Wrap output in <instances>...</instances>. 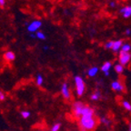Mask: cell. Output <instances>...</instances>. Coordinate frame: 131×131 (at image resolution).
I'll return each instance as SVG.
<instances>
[{
	"instance_id": "6da1fadb",
	"label": "cell",
	"mask_w": 131,
	"mask_h": 131,
	"mask_svg": "<svg viewBox=\"0 0 131 131\" xmlns=\"http://www.w3.org/2000/svg\"><path fill=\"white\" fill-rule=\"evenodd\" d=\"M79 126L83 130L91 131L96 127V121L94 117H80Z\"/></svg>"
},
{
	"instance_id": "7a4b0ae2",
	"label": "cell",
	"mask_w": 131,
	"mask_h": 131,
	"mask_svg": "<svg viewBox=\"0 0 131 131\" xmlns=\"http://www.w3.org/2000/svg\"><path fill=\"white\" fill-rule=\"evenodd\" d=\"M75 81V86H76V92L78 96H82L83 94L85 93V89H86V86H85V82L83 78L79 76H76L74 78Z\"/></svg>"
},
{
	"instance_id": "3957f363",
	"label": "cell",
	"mask_w": 131,
	"mask_h": 131,
	"mask_svg": "<svg viewBox=\"0 0 131 131\" xmlns=\"http://www.w3.org/2000/svg\"><path fill=\"white\" fill-rule=\"evenodd\" d=\"M130 60H131V54L129 53V52L119 51V55H118L119 64H121V65L124 66V67H126V66L128 65Z\"/></svg>"
},
{
	"instance_id": "277c9868",
	"label": "cell",
	"mask_w": 131,
	"mask_h": 131,
	"mask_svg": "<svg viewBox=\"0 0 131 131\" xmlns=\"http://www.w3.org/2000/svg\"><path fill=\"white\" fill-rule=\"evenodd\" d=\"M84 106L85 105L82 102H79V101H77V102H75L73 104V106H72V111H73L74 115L77 117H81V113L83 108H84Z\"/></svg>"
},
{
	"instance_id": "5b68a950",
	"label": "cell",
	"mask_w": 131,
	"mask_h": 131,
	"mask_svg": "<svg viewBox=\"0 0 131 131\" xmlns=\"http://www.w3.org/2000/svg\"><path fill=\"white\" fill-rule=\"evenodd\" d=\"M42 26V22L40 20H34L27 25V31L29 33H36Z\"/></svg>"
},
{
	"instance_id": "8992f818",
	"label": "cell",
	"mask_w": 131,
	"mask_h": 131,
	"mask_svg": "<svg viewBox=\"0 0 131 131\" xmlns=\"http://www.w3.org/2000/svg\"><path fill=\"white\" fill-rule=\"evenodd\" d=\"M61 94L63 96L64 98L66 99H69L70 98V89H69V86H68V83H64L61 86Z\"/></svg>"
},
{
	"instance_id": "52a82bcc",
	"label": "cell",
	"mask_w": 131,
	"mask_h": 131,
	"mask_svg": "<svg viewBox=\"0 0 131 131\" xmlns=\"http://www.w3.org/2000/svg\"><path fill=\"white\" fill-rule=\"evenodd\" d=\"M111 88L116 92H122L124 90V86L119 80H115L111 83Z\"/></svg>"
},
{
	"instance_id": "ba28073f",
	"label": "cell",
	"mask_w": 131,
	"mask_h": 131,
	"mask_svg": "<svg viewBox=\"0 0 131 131\" xmlns=\"http://www.w3.org/2000/svg\"><path fill=\"white\" fill-rule=\"evenodd\" d=\"M120 14L123 16L124 18H129L131 16V6H124L120 9Z\"/></svg>"
},
{
	"instance_id": "9c48e42d",
	"label": "cell",
	"mask_w": 131,
	"mask_h": 131,
	"mask_svg": "<svg viewBox=\"0 0 131 131\" xmlns=\"http://www.w3.org/2000/svg\"><path fill=\"white\" fill-rule=\"evenodd\" d=\"M81 117H94V110L90 106H85L81 113Z\"/></svg>"
},
{
	"instance_id": "30bf717a",
	"label": "cell",
	"mask_w": 131,
	"mask_h": 131,
	"mask_svg": "<svg viewBox=\"0 0 131 131\" xmlns=\"http://www.w3.org/2000/svg\"><path fill=\"white\" fill-rule=\"evenodd\" d=\"M123 45V41L122 40H116V41H113V45H112V49L114 52H119L120 51V48H121V46Z\"/></svg>"
},
{
	"instance_id": "8fae6325",
	"label": "cell",
	"mask_w": 131,
	"mask_h": 131,
	"mask_svg": "<svg viewBox=\"0 0 131 131\" xmlns=\"http://www.w3.org/2000/svg\"><path fill=\"white\" fill-rule=\"evenodd\" d=\"M4 58L8 62H12L16 59V55L13 51H6L4 54Z\"/></svg>"
},
{
	"instance_id": "7c38bea8",
	"label": "cell",
	"mask_w": 131,
	"mask_h": 131,
	"mask_svg": "<svg viewBox=\"0 0 131 131\" xmlns=\"http://www.w3.org/2000/svg\"><path fill=\"white\" fill-rule=\"evenodd\" d=\"M111 68H112V64H111L110 62L106 61V62H105V63L102 65V67H101V71L104 72V73L109 72L111 69Z\"/></svg>"
},
{
	"instance_id": "4fadbf2b",
	"label": "cell",
	"mask_w": 131,
	"mask_h": 131,
	"mask_svg": "<svg viewBox=\"0 0 131 131\" xmlns=\"http://www.w3.org/2000/svg\"><path fill=\"white\" fill-rule=\"evenodd\" d=\"M97 72H98V68H96V67H92V68H90L88 70V76L90 77V78H94V77L96 76Z\"/></svg>"
},
{
	"instance_id": "5bb4252c",
	"label": "cell",
	"mask_w": 131,
	"mask_h": 131,
	"mask_svg": "<svg viewBox=\"0 0 131 131\" xmlns=\"http://www.w3.org/2000/svg\"><path fill=\"white\" fill-rule=\"evenodd\" d=\"M101 96V93L99 92V91H96V92H94L92 95H91V96H90V99L92 101H97L99 98H100Z\"/></svg>"
},
{
	"instance_id": "9a60e30c",
	"label": "cell",
	"mask_w": 131,
	"mask_h": 131,
	"mask_svg": "<svg viewBox=\"0 0 131 131\" xmlns=\"http://www.w3.org/2000/svg\"><path fill=\"white\" fill-rule=\"evenodd\" d=\"M131 50V45L130 44H127V43H123V45L121 46V48H120V51L123 52H130Z\"/></svg>"
},
{
	"instance_id": "2e32d148",
	"label": "cell",
	"mask_w": 131,
	"mask_h": 131,
	"mask_svg": "<svg viewBox=\"0 0 131 131\" xmlns=\"http://www.w3.org/2000/svg\"><path fill=\"white\" fill-rule=\"evenodd\" d=\"M115 71L117 72V74H122L124 72V66H122L121 64H117L115 66Z\"/></svg>"
},
{
	"instance_id": "e0dca14e",
	"label": "cell",
	"mask_w": 131,
	"mask_h": 131,
	"mask_svg": "<svg viewBox=\"0 0 131 131\" xmlns=\"http://www.w3.org/2000/svg\"><path fill=\"white\" fill-rule=\"evenodd\" d=\"M100 121H101V123H102V124H104V125L106 126V127H110V125H111V120H110V119L107 118V117H101Z\"/></svg>"
},
{
	"instance_id": "ac0fdd59",
	"label": "cell",
	"mask_w": 131,
	"mask_h": 131,
	"mask_svg": "<svg viewBox=\"0 0 131 131\" xmlns=\"http://www.w3.org/2000/svg\"><path fill=\"white\" fill-rule=\"evenodd\" d=\"M43 82H44L43 77H42V75L38 74L37 76V78H36V83H37V86H42V85H43Z\"/></svg>"
},
{
	"instance_id": "d6986e66",
	"label": "cell",
	"mask_w": 131,
	"mask_h": 131,
	"mask_svg": "<svg viewBox=\"0 0 131 131\" xmlns=\"http://www.w3.org/2000/svg\"><path fill=\"white\" fill-rule=\"evenodd\" d=\"M36 37L40 39V40H45V39L47 38L46 35L42 32V31H37V32H36Z\"/></svg>"
},
{
	"instance_id": "ffe728a7",
	"label": "cell",
	"mask_w": 131,
	"mask_h": 131,
	"mask_svg": "<svg viewBox=\"0 0 131 131\" xmlns=\"http://www.w3.org/2000/svg\"><path fill=\"white\" fill-rule=\"evenodd\" d=\"M123 107L127 111H131V104L128 102V101H123L122 102Z\"/></svg>"
},
{
	"instance_id": "44dd1931",
	"label": "cell",
	"mask_w": 131,
	"mask_h": 131,
	"mask_svg": "<svg viewBox=\"0 0 131 131\" xmlns=\"http://www.w3.org/2000/svg\"><path fill=\"white\" fill-rule=\"evenodd\" d=\"M60 127H61V124L60 123H57V124L53 125V127H51V131H58L60 129Z\"/></svg>"
},
{
	"instance_id": "7402d4cb",
	"label": "cell",
	"mask_w": 131,
	"mask_h": 131,
	"mask_svg": "<svg viewBox=\"0 0 131 131\" xmlns=\"http://www.w3.org/2000/svg\"><path fill=\"white\" fill-rule=\"evenodd\" d=\"M21 117L23 118H28L30 117V112L29 111H22L21 112Z\"/></svg>"
},
{
	"instance_id": "603a6c76",
	"label": "cell",
	"mask_w": 131,
	"mask_h": 131,
	"mask_svg": "<svg viewBox=\"0 0 131 131\" xmlns=\"http://www.w3.org/2000/svg\"><path fill=\"white\" fill-rule=\"evenodd\" d=\"M112 45H113V41H107L106 44H105V47H106V49H111V47H112Z\"/></svg>"
},
{
	"instance_id": "cb8c5ba5",
	"label": "cell",
	"mask_w": 131,
	"mask_h": 131,
	"mask_svg": "<svg viewBox=\"0 0 131 131\" xmlns=\"http://www.w3.org/2000/svg\"><path fill=\"white\" fill-rule=\"evenodd\" d=\"M5 99V94L0 90V100H4Z\"/></svg>"
},
{
	"instance_id": "d4e9b609",
	"label": "cell",
	"mask_w": 131,
	"mask_h": 131,
	"mask_svg": "<svg viewBox=\"0 0 131 131\" xmlns=\"http://www.w3.org/2000/svg\"><path fill=\"white\" fill-rule=\"evenodd\" d=\"M6 5V0H0V6H4Z\"/></svg>"
},
{
	"instance_id": "484cf974",
	"label": "cell",
	"mask_w": 131,
	"mask_h": 131,
	"mask_svg": "<svg viewBox=\"0 0 131 131\" xmlns=\"http://www.w3.org/2000/svg\"><path fill=\"white\" fill-rule=\"evenodd\" d=\"M126 35H127V36H130L131 35V29H127V30H126Z\"/></svg>"
},
{
	"instance_id": "4316f807",
	"label": "cell",
	"mask_w": 131,
	"mask_h": 131,
	"mask_svg": "<svg viewBox=\"0 0 131 131\" xmlns=\"http://www.w3.org/2000/svg\"><path fill=\"white\" fill-rule=\"evenodd\" d=\"M109 6H110L111 7H116V3H115L114 1H112V2H110V4H109Z\"/></svg>"
},
{
	"instance_id": "83f0119b",
	"label": "cell",
	"mask_w": 131,
	"mask_h": 131,
	"mask_svg": "<svg viewBox=\"0 0 131 131\" xmlns=\"http://www.w3.org/2000/svg\"><path fill=\"white\" fill-rule=\"evenodd\" d=\"M30 37H32V38H37L35 33H30Z\"/></svg>"
},
{
	"instance_id": "f1b7e54d",
	"label": "cell",
	"mask_w": 131,
	"mask_h": 131,
	"mask_svg": "<svg viewBox=\"0 0 131 131\" xmlns=\"http://www.w3.org/2000/svg\"><path fill=\"white\" fill-rule=\"evenodd\" d=\"M44 50H48V49H49V47H47V46H46V47H44Z\"/></svg>"
},
{
	"instance_id": "f546056e",
	"label": "cell",
	"mask_w": 131,
	"mask_h": 131,
	"mask_svg": "<svg viewBox=\"0 0 131 131\" xmlns=\"http://www.w3.org/2000/svg\"><path fill=\"white\" fill-rule=\"evenodd\" d=\"M129 131H131V125L129 126Z\"/></svg>"
}]
</instances>
